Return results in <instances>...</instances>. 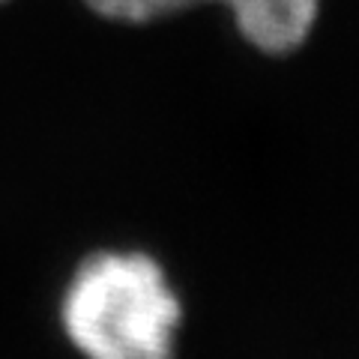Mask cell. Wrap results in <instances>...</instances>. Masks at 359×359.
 Returning <instances> with one entry per match:
<instances>
[{
	"label": "cell",
	"mask_w": 359,
	"mask_h": 359,
	"mask_svg": "<svg viewBox=\"0 0 359 359\" xmlns=\"http://www.w3.org/2000/svg\"><path fill=\"white\" fill-rule=\"evenodd\" d=\"M180 299L144 252H96L75 269L60 318L87 359H174Z\"/></svg>",
	"instance_id": "obj_1"
},
{
	"label": "cell",
	"mask_w": 359,
	"mask_h": 359,
	"mask_svg": "<svg viewBox=\"0 0 359 359\" xmlns=\"http://www.w3.org/2000/svg\"><path fill=\"white\" fill-rule=\"evenodd\" d=\"M111 25H153L198 6H222L240 39L266 57H287L309 42L320 18V0H81Z\"/></svg>",
	"instance_id": "obj_2"
},
{
	"label": "cell",
	"mask_w": 359,
	"mask_h": 359,
	"mask_svg": "<svg viewBox=\"0 0 359 359\" xmlns=\"http://www.w3.org/2000/svg\"><path fill=\"white\" fill-rule=\"evenodd\" d=\"M4 4H9V0H0V6H4Z\"/></svg>",
	"instance_id": "obj_3"
}]
</instances>
